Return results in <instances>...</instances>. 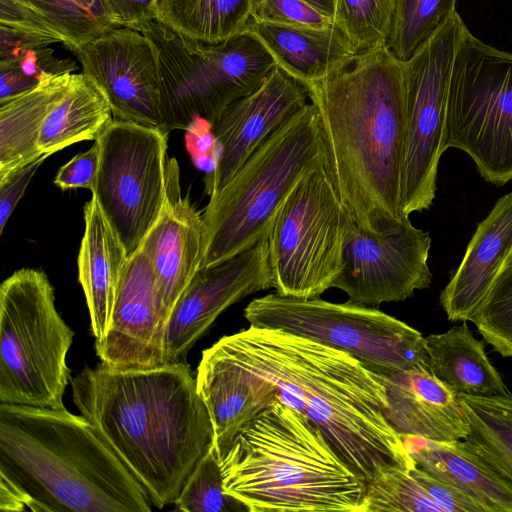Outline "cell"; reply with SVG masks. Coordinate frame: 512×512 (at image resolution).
<instances>
[{
  "label": "cell",
  "instance_id": "obj_28",
  "mask_svg": "<svg viewBox=\"0 0 512 512\" xmlns=\"http://www.w3.org/2000/svg\"><path fill=\"white\" fill-rule=\"evenodd\" d=\"M196 383L210 414L214 448L220 460L238 432L267 407L236 371L203 357Z\"/></svg>",
  "mask_w": 512,
  "mask_h": 512
},
{
  "label": "cell",
  "instance_id": "obj_35",
  "mask_svg": "<svg viewBox=\"0 0 512 512\" xmlns=\"http://www.w3.org/2000/svg\"><path fill=\"white\" fill-rule=\"evenodd\" d=\"M76 69L71 59L56 56L49 46L32 48L16 57L0 60V102Z\"/></svg>",
  "mask_w": 512,
  "mask_h": 512
},
{
  "label": "cell",
  "instance_id": "obj_11",
  "mask_svg": "<svg viewBox=\"0 0 512 512\" xmlns=\"http://www.w3.org/2000/svg\"><path fill=\"white\" fill-rule=\"evenodd\" d=\"M347 215L325 165L297 183L268 232L273 288L278 294L308 299L333 287L343 269Z\"/></svg>",
  "mask_w": 512,
  "mask_h": 512
},
{
  "label": "cell",
  "instance_id": "obj_15",
  "mask_svg": "<svg viewBox=\"0 0 512 512\" xmlns=\"http://www.w3.org/2000/svg\"><path fill=\"white\" fill-rule=\"evenodd\" d=\"M74 54L82 73L107 98L115 119L164 132L158 54L146 35L135 29L116 27Z\"/></svg>",
  "mask_w": 512,
  "mask_h": 512
},
{
  "label": "cell",
  "instance_id": "obj_12",
  "mask_svg": "<svg viewBox=\"0 0 512 512\" xmlns=\"http://www.w3.org/2000/svg\"><path fill=\"white\" fill-rule=\"evenodd\" d=\"M162 130L113 119L95 141L98 172L91 190L130 258L159 219L177 161L167 159Z\"/></svg>",
  "mask_w": 512,
  "mask_h": 512
},
{
  "label": "cell",
  "instance_id": "obj_38",
  "mask_svg": "<svg viewBox=\"0 0 512 512\" xmlns=\"http://www.w3.org/2000/svg\"><path fill=\"white\" fill-rule=\"evenodd\" d=\"M251 17L279 25L327 29L333 20L303 0H252Z\"/></svg>",
  "mask_w": 512,
  "mask_h": 512
},
{
  "label": "cell",
  "instance_id": "obj_37",
  "mask_svg": "<svg viewBox=\"0 0 512 512\" xmlns=\"http://www.w3.org/2000/svg\"><path fill=\"white\" fill-rule=\"evenodd\" d=\"M470 321L496 352L512 358V259L504 266Z\"/></svg>",
  "mask_w": 512,
  "mask_h": 512
},
{
  "label": "cell",
  "instance_id": "obj_36",
  "mask_svg": "<svg viewBox=\"0 0 512 512\" xmlns=\"http://www.w3.org/2000/svg\"><path fill=\"white\" fill-rule=\"evenodd\" d=\"M173 504L177 510L186 512H249L243 503L225 491L214 446L197 463Z\"/></svg>",
  "mask_w": 512,
  "mask_h": 512
},
{
  "label": "cell",
  "instance_id": "obj_6",
  "mask_svg": "<svg viewBox=\"0 0 512 512\" xmlns=\"http://www.w3.org/2000/svg\"><path fill=\"white\" fill-rule=\"evenodd\" d=\"M323 165L319 113L310 102L266 138L226 185L210 197L202 213V267L226 261L265 237L292 189L306 174Z\"/></svg>",
  "mask_w": 512,
  "mask_h": 512
},
{
  "label": "cell",
  "instance_id": "obj_10",
  "mask_svg": "<svg viewBox=\"0 0 512 512\" xmlns=\"http://www.w3.org/2000/svg\"><path fill=\"white\" fill-rule=\"evenodd\" d=\"M445 148L465 152L486 182L512 180V53L485 44L468 28L450 79Z\"/></svg>",
  "mask_w": 512,
  "mask_h": 512
},
{
  "label": "cell",
  "instance_id": "obj_39",
  "mask_svg": "<svg viewBox=\"0 0 512 512\" xmlns=\"http://www.w3.org/2000/svg\"><path fill=\"white\" fill-rule=\"evenodd\" d=\"M0 25L66 44L62 34L26 0H0Z\"/></svg>",
  "mask_w": 512,
  "mask_h": 512
},
{
  "label": "cell",
  "instance_id": "obj_30",
  "mask_svg": "<svg viewBox=\"0 0 512 512\" xmlns=\"http://www.w3.org/2000/svg\"><path fill=\"white\" fill-rule=\"evenodd\" d=\"M252 0H157L156 19L182 36L218 44L243 33Z\"/></svg>",
  "mask_w": 512,
  "mask_h": 512
},
{
  "label": "cell",
  "instance_id": "obj_7",
  "mask_svg": "<svg viewBox=\"0 0 512 512\" xmlns=\"http://www.w3.org/2000/svg\"><path fill=\"white\" fill-rule=\"evenodd\" d=\"M139 31L157 50L166 134L186 130L196 119L212 125L231 104L260 88L277 67L263 44L248 33L207 44L157 20Z\"/></svg>",
  "mask_w": 512,
  "mask_h": 512
},
{
  "label": "cell",
  "instance_id": "obj_33",
  "mask_svg": "<svg viewBox=\"0 0 512 512\" xmlns=\"http://www.w3.org/2000/svg\"><path fill=\"white\" fill-rule=\"evenodd\" d=\"M65 38L73 53L116 28L102 0H26Z\"/></svg>",
  "mask_w": 512,
  "mask_h": 512
},
{
  "label": "cell",
  "instance_id": "obj_2",
  "mask_svg": "<svg viewBox=\"0 0 512 512\" xmlns=\"http://www.w3.org/2000/svg\"><path fill=\"white\" fill-rule=\"evenodd\" d=\"M72 399L144 488L152 505L173 504L214 446L209 411L185 361L116 370L102 362L71 378Z\"/></svg>",
  "mask_w": 512,
  "mask_h": 512
},
{
  "label": "cell",
  "instance_id": "obj_34",
  "mask_svg": "<svg viewBox=\"0 0 512 512\" xmlns=\"http://www.w3.org/2000/svg\"><path fill=\"white\" fill-rule=\"evenodd\" d=\"M443 512L410 470L390 467L365 483L363 512Z\"/></svg>",
  "mask_w": 512,
  "mask_h": 512
},
{
  "label": "cell",
  "instance_id": "obj_16",
  "mask_svg": "<svg viewBox=\"0 0 512 512\" xmlns=\"http://www.w3.org/2000/svg\"><path fill=\"white\" fill-rule=\"evenodd\" d=\"M270 288L273 275L268 234L228 260L200 268L169 317L164 364L183 361L189 349L228 307Z\"/></svg>",
  "mask_w": 512,
  "mask_h": 512
},
{
  "label": "cell",
  "instance_id": "obj_13",
  "mask_svg": "<svg viewBox=\"0 0 512 512\" xmlns=\"http://www.w3.org/2000/svg\"><path fill=\"white\" fill-rule=\"evenodd\" d=\"M467 26L455 11L413 54L402 61L405 134L401 173L403 216L433 203L445 148L448 92L454 60Z\"/></svg>",
  "mask_w": 512,
  "mask_h": 512
},
{
  "label": "cell",
  "instance_id": "obj_22",
  "mask_svg": "<svg viewBox=\"0 0 512 512\" xmlns=\"http://www.w3.org/2000/svg\"><path fill=\"white\" fill-rule=\"evenodd\" d=\"M84 223L78 254V279L86 298L95 342H100L107 333L129 257L93 196L84 206Z\"/></svg>",
  "mask_w": 512,
  "mask_h": 512
},
{
  "label": "cell",
  "instance_id": "obj_19",
  "mask_svg": "<svg viewBox=\"0 0 512 512\" xmlns=\"http://www.w3.org/2000/svg\"><path fill=\"white\" fill-rule=\"evenodd\" d=\"M141 247L150 259L163 305L170 317L202 267L205 255L203 215L189 197L181 195L179 169L173 175L166 205Z\"/></svg>",
  "mask_w": 512,
  "mask_h": 512
},
{
  "label": "cell",
  "instance_id": "obj_1",
  "mask_svg": "<svg viewBox=\"0 0 512 512\" xmlns=\"http://www.w3.org/2000/svg\"><path fill=\"white\" fill-rule=\"evenodd\" d=\"M202 357L236 371L262 402L280 400L315 425L363 481L416 466L387 421L379 374L354 356L280 329L249 326Z\"/></svg>",
  "mask_w": 512,
  "mask_h": 512
},
{
  "label": "cell",
  "instance_id": "obj_23",
  "mask_svg": "<svg viewBox=\"0 0 512 512\" xmlns=\"http://www.w3.org/2000/svg\"><path fill=\"white\" fill-rule=\"evenodd\" d=\"M243 33L256 37L276 66L307 88L338 71L356 55L335 25L312 29L250 17Z\"/></svg>",
  "mask_w": 512,
  "mask_h": 512
},
{
  "label": "cell",
  "instance_id": "obj_27",
  "mask_svg": "<svg viewBox=\"0 0 512 512\" xmlns=\"http://www.w3.org/2000/svg\"><path fill=\"white\" fill-rule=\"evenodd\" d=\"M112 115L95 82L84 73H75L68 90L45 117L39 149L52 155L72 144L95 140L113 120Z\"/></svg>",
  "mask_w": 512,
  "mask_h": 512
},
{
  "label": "cell",
  "instance_id": "obj_45",
  "mask_svg": "<svg viewBox=\"0 0 512 512\" xmlns=\"http://www.w3.org/2000/svg\"><path fill=\"white\" fill-rule=\"evenodd\" d=\"M48 39L0 25V60L16 57L36 47L49 46Z\"/></svg>",
  "mask_w": 512,
  "mask_h": 512
},
{
  "label": "cell",
  "instance_id": "obj_5",
  "mask_svg": "<svg viewBox=\"0 0 512 512\" xmlns=\"http://www.w3.org/2000/svg\"><path fill=\"white\" fill-rule=\"evenodd\" d=\"M219 461L225 491L249 512H363L365 482L280 400L248 422Z\"/></svg>",
  "mask_w": 512,
  "mask_h": 512
},
{
  "label": "cell",
  "instance_id": "obj_4",
  "mask_svg": "<svg viewBox=\"0 0 512 512\" xmlns=\"http://www.w3.org/2000/svg\"><path fill=\"white\" fill-rule=\"evenodd\" d=\"M1 511L150 512L126 465L82 415L0 403Z\"/></svg>",
  "mask_w": 512,
  "mask_h": 512
},
{
  "label": "cell",
  "instance_id": "obj_26",
  "mask_svg": "<svg viewBox=\"0 0 512 512\" xmlns=\"http://www.w3.org/2000/svg\"><path fill=\"white\" fill-rule=\"evenodd\" d=\"M75 73L45 81L0 102V179L42 154L41 128L46 115L68 90Z\"/></svg>",
  "mask_w": 512,
  "mask_h": 512
},
{
  "label": "cell",
  "instance_id": "obj_9",
  "mask_svg": "<svg viewBox=\"0 0 512 512\" xmlns=\"http://www.w3.org/2000/svg\"><path fill=\"white\" fill-rule=\"evenodd\" d=\"M249 326L280 329L348 353L378 374L428 370L423 335L376 308L270 293L244 309Z\"/></svg>",
  "mask_w": 512,
  "mask_h": 512
},
{
  "label": "cell",
  "instance_id": "obj_40",
  "mask_svg": "<svg viewBox=\"0 0 512 512\" xmlns=\"http://www.w3.org/2000/svg\"><path fill=\"white\" fill-rule=\"evenodd\" d=\"M410 473L443 512H487L468 493L431 476L419 467L415 466Z\"/></svg>",
  "mask_w": 512,
  "mask_h": 512
},
{
  "label": "cell",
  "instance_id": "obj_21",
  "mask_svg": "<svg viewBox=\"0 0 512 512\" xmlns=\"http://www.w3.org/2000/svg\"><path fill=\"white\" fill-rule=\"evenodd\" d=\"M387 396L384 415L399 435L435 441L463 440L469 433L457 395L429 370L379 374Z\"/></svg>",
  "mask_w": 512,
  "mask_h": 512
},
{
  "label": "cell",
  "instance_id": "obj_41",
  "mask_svg": "<svg viewBox=\"0 0 512 512\" xmlns=\"http://www.w3.org/2000/svg\"><path fill=\"white\" fill-rule=\"evenodd\" d=\"M50 154H42L40 157L21 165L4 178L0 179V234L22 198L29 182Z\"/></svg>",
  "mask_w": 512,
  "mask_h": 512
},
{
  "label": "cell",
  "instance_id": "obj_25",
  "mask_svg": "<svg viewBox=\"0 0 512 512\" xmlns=\"http://www.w3.org/2000/svg\"><path fill=\"white\" fill-rule=\"evenodd\" d=\"M428 370L456 395L507 394L502 376L490 362L484 341L475 338L466 321L424 338Z\"/></svg>",
  "mask_w": 512,
  "mask_h": 512
},
{
  "label": "cell",
  "instance_id": "obj_44",
  "mask_svg": "<svg viewBox=\"0 0 512 512\" xmlns=\"http://www.w3.org/2000/svg\"><path fill=\"white\" fill-rule=\"evenodd\" d=\"M116 27L138 30L156 19L157 0H102Z\"/></svg>",
  "mask_w": 512,
  "mask_h": 512
},
{
  "label": "cell",
  "instance_id": "obj_46",
  "mask_svg": "<svg viewBox=\"0 0 512 512\" xmlns=\"http://www.w3.org/2000/svg\"><path fill=\"white\" fill-rule=\"evenodd\" d=\"M313 8L333 20L334 0H303Z\"/></svg>",
  "mask_w": 512,
  "mask_h": 512
},
{
  "label": "cell",
  "instance_id": "obj_17",
  "mask_svg": "<svg viewBox=\"0 0 512 512\" xmlns=\"http://www.w3.org/2000/svg\"><path fill=\"white\" fill-rule=\"evenodd\" d=\"M168 319L152 264L140 247L126 263L107 333L95 342L100 362L116 370L165 365Z\"/></svg>",
  "mask_w": 512,
  "mask_h": 512
},
{
  "label": "cell",
  "instance_id": "obj_18",
  "mask_svg": "<svg viewBox=\"0 0 512 512\" xmlns=\"http://www.w3.org/2000/svg\"><path fill=\"white\" fill-rule=\"evenodd\" d=\"M308 99V88L276 67L260 88L231 104L211 125L219 158L213 174L204 180L209 197L217 194L257 147Z\"/></svg>",
  "mask_w": 512,
  "mask_h": 512
},
{
  "label": "cell",
  "instance_id": "obj_29",
  "mask_svg": "<svg viewBox=\"0 0 512 512\" xmlns=\"http://www.w3.org/2000/svg\"><path fill=\"white\" fill-rule=\"evenodd\" d=\"M457 399L469 429L465 446L512 486V394Z\"/></svg>",
  "mask_w": 512,
  "mask_h": 512
},
{
  "label": "cell",
  "instance_id": "obj_31",
  "mask_svg": "<svg viewBox=\"0 0 512 512\" xmlns=\"http://www.w3.org/2000/svg\"><path fill=\"white\" fill-rule=\"evenodd\" d=\"M457 1L395 0L388 49L400 61L411 58L456 11Z\"/></svg>",
  "mask_w": 512,
  "mask_h": 512
},
{
  "label": "cell",
  "instance_id": "obj_14",
  "mask_svg": "<svg viewBox=\"0 0 512 512\" xmlns=\"http://www.w3.org/2000/svg\"><path fill=\"white\" fill-rule=\"evenodd\" d=\"M430 248L429 233L416 228L409 217L398 229L376 235L347 215L343 269L333 287L360 305L404 301L431 283Z\"/></svg>",
  "mask_w": 512,
  "mask_h": 512
},
{
  "label": "cell",
  "instance_id": "obj_42",
  "mask_svg": "<svg viewBox=\"0 0 512 512\" xmlns=\"http://www.w3.org/2000/svg\"><path fill=\"white\" fill-rule=\"evenodd\" d=\"M100 162V147L95 141L86 152L79 153L64 164L55 177L54 184L62 190L93 188Z\"/></svg>",
  "mask_w": 512,
  "mask_h": 512
},
{
  "label": "cell",
  "instance_id": "obj_20",
  "mask_svg": "<svg viewBox=\"0 0 512 512\" xmlns=\"http://www.w3.org/2000/svg\"><path fill=\"white\" fill-rule=\"evenodd\" d=\"M512 259V192L500 197L477 224L461 263L439 301L450 321H470Z\"/></svg>",
  "mask_w": 512,
  "mask_h": 512
},
{
  "label": "cell",
  "instance_id": "obj_24",
  "mask_svg": "<svg viewBox=\"0 0 512 512\" xmlns=\"http://www.w3.org/2000/svg\"><path fill=\"white\" fill-rule=\"evenodd\" d=\"M400 438L420 469L468 493L487 512H512V486L463 440L435 441L415 435Z\"/></svg>",
  "mask_w": 512,
  "mask_h": 512
},
{
  "label": "cell",
  "instance_id": "obj_3",
  "mask_svg": "<svg viewBox=\"0 0 512 512\" xmlns=\"http://www.w3.org/2000/svg\"><path fill=\"white\" fill-rule=\"evenodd\" d=\"M308 94L319 113L325 168L348 215L372 234L398 229L408 218L401 207L402 61L387 45L356 54Z\"/></svg>",
  "mask_w": 512,
  "mask_h": 512
},
{
  "label": "cell",
  "instance_id": "obj_8",
  "mask_svg": "<svg viewBox=\"0 0 512 512\" xmlns=\"http://www.w3.org/2000/svg\"><path fill=\"white\" fill-rule=\"evenodd\" d=\"M74 332L59 315L39 269L15 271L0 286V403L65 408L66 363Z\"/></svg>",
  "mask_w": 512,
  "mask_h": 512
},
{
  "label": "cell",
  "instance_id": "obj_32",
  "mask_svg": "<svg viewBox=\"0 0 512 512\" xmlns=\"http://www.w3.org/2000/svg\"><path fill=\"white\" fill-rule=\"evenodd\" d=\"M395 0H334L333 23L355 54L387 45Z\"/></svg>",
  "mask_w": 512,
  "mask_h": 512
},
{
  "label": "cell",
  "instance_id": "obj_43",
  "mask_svg": "<svg viewBox=\"0 0 512 512\" xmlns=\"http://www.w3.org/2000/svg\"><path fill=\"white\" fill-rule=\"evenodd\" d=\"M185 131L187 150L195 166L205 172V179H208L215 171L219 158V146L211 131V124L196 119Z\"/></svg>",
  "mask_w": 512,
  "mask_h": 512
}]
</instances>
